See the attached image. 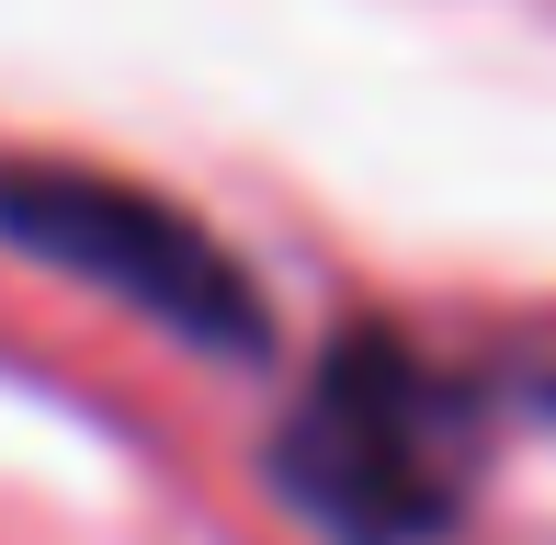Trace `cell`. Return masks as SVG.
Returning a JSON list of instances; mask_svg holds the SVG:
<instances>
[{
	"mask_svg": "<svg viewBox=\"0 0 556 545\" xmlns=\"http://www.w3.org/2000/svg\"><path fill=\"white\" fill-rule=\"evenodd\" d=\"M489 478V409L409 330H341L273 420V500L330 545H443Z\"/></svg>",
	"mask_w": 556,
	"mask_h": 545,
	"instance_id": "obj_1",
	"label": "cell"
},
{
	"mask_svg": "<svg viewBox=\"0 0 556 545\" xmlns=\"http://www.w3.org/2000/svg\"><path fill=\"white\" fill-rule=\"evenodd\" d=\"M0 251L68 272V284H91V295H114L125 318L170 330L182 353H216V364H273L285 353L262 272L227 251L216 228H193L170 193L125 182V170L0 148Z\"/></svg>",
	"mask_w": 556,
	"mask_h": 545,
	"instance_id": "obj_2",
	"label": "cell"
}]
</instances>
